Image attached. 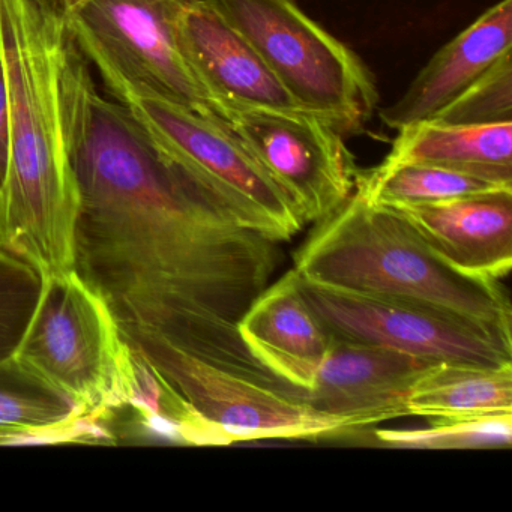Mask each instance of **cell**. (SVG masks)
I'll return each mask as SVG.
<instances>
[{
	"label": "cell",
	"instance_id": "6da1fadb",
	"mask_svg": "<svg viewBox=\"0 0 512 512\" xmlns=\"http://www.w3.org/2000/svg\"><path fill=\"white\" fill-rule=\"evenodd\" d=\"M82 208L76 271L127 343L157 340L257 382L290 388L242 341L238 323L272 283L280 242L245 229L91 71L65 95Z\"/></svg>",
	"mask_w": 512,
	"mask_h": 512
},
{
	"label": "cell",
	"instance_id": "7c38bea8",
	"mask_svg": "<svg viewBox=\"0 0 512 512\" xmlns=\"http://www.w3.org/2000/svg\"><path fill=\"white\" fill-rule=\"evenodd\" d=\"M182 56L226 121L238 110H304L211 0H190L178 23Z\"/></svg>",
	"mask_w": 512,
	"mask_h": 512
},
{
	"label": "cell",
	"instance_id": "30bf717a",
	"mask_svg": "<svg viewBox=\"0 0 512 512\" xmlns=\"http://www.w3.org/2000/svg\"><path fill=\"white\" fill-rule=\"evenodd\" d=\"M299 280L308 304L334 340L391 347L433 362L512 364V347L442 311Z\"/></svg>",
	"mask_w": 512,
	"mask_h": 512
},
{
	"label": "cell",
	"instance_id": "ba28073f",
	"mask_svg": "<svg viewBox=\"0 0 512 512\" xmlns=\"http://www.w3.org/2000/svg\"><path fill=\"white\" fill-rule=\"evenodd\" d=\"M190 0H92L68 26L110 92H149L203 115L211 101L188 68L178 23Z\"/></svg>",
	"mask_w": 512,
	"mask_h": 512
},
{
	"label": "cell",
	"instance_id": "9c48e42d",
	"mask_svg": "<svg viewBox=\"0 0 512 512\" xmlns=\"http://www.w3.org/2000/svg\"><path fill=\"white\" fill-rule=\"evenodd\" d=\"M272 178L316 223L358 187L355 157L334 125L307 110H238L226 118Z\"/></svg>",
	"mask_w": 512,
	"mask_h": 512
},
{
	"label": "cell",
	"instance_id": "8fae6325",
	"mask_svg": "<svg viewBox=\"0 0 512 512\" xmlns=\"http://www.w3.org/2000/svg\"><path fill=\"white\" fill-rule=\"evenodd\" d=\"M434 364L391 347L334 340L313 385L301 395L317 412L356 431L409 416L410 391Z\"/></svg>",
	"mask_w": 512,
	"mask_h": 512
},
{
	"label": "cell",
	"instance_id": "4fadbf2b",
	"mask_svg": "<svg viewBox=\"0 0 512 512\" xmlns=\"http://www.w3.org/2000/svg\"><path fill=\"white\" fill-rule=\"evenodd\" d=\"M238 331L248 352L269 373L299 391L313 385L334 343L328 328L308 304L295 269L254 299L239 320Z\"/></svg>",
	"mask_w": 512,
	"mask_h": 512
},
{
	"label": "cell",
	"instance_id": "3957f363",
	"mask_svg": "<svg viewBox=\"0 0 512 512\" xmlns=\"http://www.w3.org/2000/svg\"><path fill=\"white\" fill-rule=\"evenodd\" d=\"M293 269L317 286L442 311L512 347L502 281L452 268L401 212L371 205L358 190L314 223L293 254Z\"/></svg>",
	"mask_w": 512,
	"mask_h": 512
},
{
	"label": "cell",
	"instance_id": "d6986e66",
	"mask_svg": "<svg viewBox=\"0 0 512 512\" xmlns=\"http://www.w3.org/2000/svg\"><path fill=\"white\" fill-rule=\"evenodd\" d=\"M383 446L416 449H493L512 445L511 415L469 421L430 422L416 430H376Z\"/></svg>",
	"mask_w": 512,
	"mask_h": 512
},
{
	"label": "cell",
	"instance_id": "ffe728a7",
	"mask_svg": "<svg viewBox=\"0 0 512 512\" xmlns=\"http://www.w3.org/2000/svg\"><path fill=\"white\" fill-rule=\"evenodd\" d=\"M40 274L19 257L0 250V364L19 349L40 299Z\"/></svg>",
	"mask_w": 512,
	"mask_h": 512
},
{
	"label": "cell",
	"instance_id": "44dd1931",
	"mask_svg": "<svg viewBox=\"0 0 512 512\" xmlns=\"http://www.w3.org/2000/svg\"><path fill=\"white\" fill-rule=\"evenodd\" d=\"M433 122L445 125H493L512 122V58L503 56Z\"/></svg>",
	"mask_w": 512,
	"mask_h": 512
},
{
	"label": "cell",
	"instance_id": "8992f818",
	"mask_svg": "<svg viewBox=\"0 0 512 512\" xmlns=\"http://www.w3.org/2000/svg\"><path fill=\"white\" fill-rule=\"evenodd\" d=\"M164 152L184 164L245 229L277 242L304 229L301 209L218 116L149 92H113Z\"/></svg>",
	"mask_w": 512,
	"mask_h": 512
},
{
	"label": "cell",
	"instance_id": "52a82bcc",
	"mask_svg": "<svg viewBox=\"0 0 512 512\" xmlns=\"http://www.w3.org/2000/svg\"><path fill=\"white\" fill-rule=\"evenodd\" d=\"M202 419L214 445L254 440H319L349 433L344 422L308 406L301 391L257 382L170 344H128Z\"/></svg>",
	"mask_w": 512,
	"mask_h": 512
},
{
	"label": "cell",
	"instance_id": "7a4b0ae2",
	"mask_svg": "<svg viewBox=\"0 0 512 512\" xmlns=\"http://www.w3.org/2000/svg\"><path fill=\"white\" fill-rule=\"evenodd\" d=\"M67 26L31 0H0V50L10 89V158L0 185V250L41 278L76 271L82 196L65 116Z\"/></svg>",
	"mask_w": 512,
	"mask_h": 512
},
{
	"label": "cell",
	"instance_id": "277c9868",
	"mask_svg": "<svg viewBox=\"0 0 512 512\" xmlns=\"http://www.w3.org/2000/svg\"><path fill=\"white\" fill-rule=\"evenodd\" d=\"M41 280L34 317L11 359L103 425L130 398L133 352L103 296L79 272Z\"/></svg>",
	"mask_w": 512,
	"mask_h": 512
},
{
	"label": "cell",
	"instance_id": "e0dca14e",
	"mask_svg": "<svg viewBox=\"0 0 512 512\" xmlns=\"http://www.w3.org/2000/svg\"><path fill=\"white\" fill-rule=\"evenodd\" d=\"M409 416L428 422L469 421L512 413V364L437 362L421 374L409 398Z\"/></svg>",
	"mask_w": 512,
	"mask_h": 512
},
{
	"label": "cell",
	"instance_id": "603a6c76",
	"mask_svg": "<svg viewBox=\"0 0 512 512\" xmlns=\"http://www.w3.org/2000/svg\"><path fill=\"white\" fill-rule=\"evenodd\" d=\"M31 2L44 16L68 28L92 0H31Z\"/></svg>",
	"mask_w": 512,
	"mask_h": 512
},
{
	"label": "cell",
	"instance_id": "ac0fdd59",
	"mask_svg": "<svg viewBox=\"0 0 512 512\" xmlns=\"http://www.w3.org/2000/svg\"><path fill=\"white\" fill-rule=\"evenodd\" d=\"M356 190L371 205L397 209L512 190V185L433 164L382 163L370 172L359 173Z\"/></svg>",
	"mask_w": 512,
	"mask_h": 512
},
{
	"label": "cell",
	"instance_id": "9a60e30c",
	"mask_svg": "<svg viewBox=\"0 0 512 512\" xmlns=\"http://www.w3.org/2000/svg\"><path fill=\"white\" fill-rule=\"evenodd\" d=\"M511 47L512 0H500L445 44L407 91L394 104L380 109V119L397 131L430 121L511 53Z\"/></svg>",
	"mask_w": 512,
	"mask_h": 512
},
{
	"label": "cell",
	"instance_id": "5b68a950",
	"mask_svg": "<svg viewBox=\"0 0 512 512\" xmlns=\"http://www.w3.org/2000/svg\"><path fill=\"white\" fill-rule=\"evenodd\" d=\"M245 38L293 100L358 134L377 109L379 91L367 65L295 0H211Z\"/></svg>",
	"mask_w": 512,
	"mask_h": 512
},
{
	"label": "cell",
	"instance_id": "5bb4252c",
	"mask_svg": "<svg viewBox=\"0 0 512 512\" xmlns=\"http://www.w3.org/2000/svg\"><path fill=\"white\" fill-rule=\"evenodd\" d=\"M397 211L452 268L496 281L511 272L512 190Z\"/></svg>",
	"mask_w": 512,
	"mask_h": 512
},
{
	"label": "cell",
	"instance_id": "2e32d148",
	"mask_svg": "<svg viewBox=\"0 0 512 512\" xmlns=\"http://www.w3.org/2000/svg\"><path fill=\"white\" fill-rule=\"evenodd\" d=\"M383 163L433 164L512 185V122L493 125L419 122L398 131Z\"/></svg>",
	"mask_w": 512,
	"mask_h": 512
},
{
	"label": "cell",
	"instance_id": "7402d4cb",
	"mask_svg": "<svg viewBox=\"0 0 512 512\" xmlns=\"http://www.w3.org/2000/svg\"><path fill=\"white\" fill-rule=\"evenodd\" d=\"M11 106L10 89H8L7 71L0 50V185L7 175L8 158H10Z\"/></svg>",
	"mask_w": 512,
	"mask_h": 512
}]
</instances>
